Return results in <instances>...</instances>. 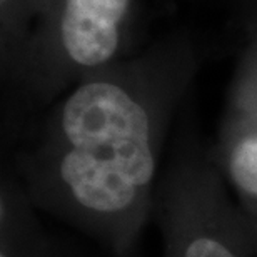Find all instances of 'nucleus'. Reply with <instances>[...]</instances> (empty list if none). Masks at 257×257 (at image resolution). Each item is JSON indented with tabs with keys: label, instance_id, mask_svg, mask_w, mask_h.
Instances as JSON below:
<instances>
[{
	"label": "nucleus",
	"instance_id": "nucleus-3",
	"mask_svg": "<svg viewBox=\"0 0 257 257\" xmlns=\"http://www.w3.org/2000/svg\"><path fill=\"white\" fill-rule=\"evenodd\" d=\"M227 174L239 192L257 200V124L239 134L230 144Z\"/></svg>",
	"mask_w": 257,
	"mask_h": 257
},
{
	"label": "nucleus",
	"instance_id": "nucleus-2",
	"mask_svg": "<svg viewBox=\"0 0 257 257\" xmlns=\"http://www.w3.org/2000/svg\"><path fill=\"white\" fill-rule=\"evenodd\" d=\"M131 0H60L59 42L72 64L97 69L114 59Z\"/></svg>",
	"mask_w": 257,
	"mask_h": 257
},
{
	"label": "nucleus",
	"instance_id": "nucleus-4",
	"mask_svg": "<svg viewBox=\"0 0 257 257\" xmlns=\"http://www.w3.org/2000/svg\"><path fill=\"white\" fill-rule=\"evenodd\" d=\"M179 257H240L232 244L212 227L194 229L181 242Z\"/></svg>",
	"mask_w": 257,
	"mask_h": 257
},
{
	"label": "nucleus",
	"instance_id": "nucleus-1",
	"mask_svg": "<svg viewBox=\"0 0 257 257\" xmlns=\"http://www.w3.org/2000/svg\"><path fill=\"white\" fill-rule=\"evenodd\" d=\"M55 176L85 215L120 222L141 209L156 177L154 124L147 105L109 79L80 84L57 119Z\"/></svg>",
	"mask_w": 257,
	"mask_h": 257
}]
</instances>
